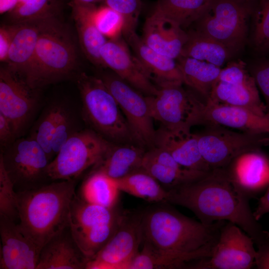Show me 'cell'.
<instances>
[{"label":"cell","instance_id":"1","mask_svg":"<svg viewBox=\"0 0 269 269\" xmlns=\"http://www.w3.org/2000/svg\"><path fill=\"white\" fill-rule=\"evenodd\" d=\"M248 199L223 168L211 169L196 180L168 191L166 203L189 209L205 225L220 221L234 223L258 246L269 240V233L256 219Z\"/></svg>","mask_w":269,"mask_h":269},{"label":"cell","instance_id":"2","mask_svg":"<svg viewBox=\"0 0 269 269\" xmlns=\"http://www.w3.org/2000/svg\"><path fill=\"white\" fill-rule=\"evenodd\" d=\"M225 221L205 225L169 207L154 206L143 211L142 243L160 251L200 260L211 256Z\"/></svg>","mask_w":269,"mask_h":269},{"label":"cell","instance_id":"3","mask_svg":"<svg viewBox=\"0 0 269 269\" xmlns=\"http://www.w3.org/2000/svg\"><path fill=\"white\" fill-rule=\"evenodd\" d=\"M75 185L74 180H63L16 192L19 228L40 248L69 226Z\"/></svg>","mask_w":269,"mask_h":269},{"label":"cell","instance_id":"4","mask_svg":"<svg viewBox=\"0 0 269 269\" xmlns=\"http://www.w3.org/2000/svg\"><path fill=\"white\" fill-rule=\"evenodd\" d=\"M76 64L74 45L54 17L41 32L32 61L21 78L35 90L66 78Z\"/></svg>","mask_w":269,"mask_h":269},{"label":"cell","instance_id":"5","mask_svg":"<svg viewBox=\"0 0 269 269\" xmlns=\"http://www.w3.org/2000/svg\"><path fill=\"white\" fill-rule=\"evenodd\" d=\"M257 0H212L209 9L194 23L195 29L224 45L232 56L247 44L249 21Z\"/></svg>","mask_w":269,"mask_h":269},{"label":"cell","instance_id":"6","mask_svg":"<svg viewBox=\"0 0 269 269\" xmlns=\"http://www.w3.org/2000/svg\"><path fill=\"white\" fill-rule=\"evenodd\" d=\"M78 85L87 120L97 133L115 142H135L117 102L102 79L82 73Z\"/></svg>","mask_w":269,"mask_h":269},{"label":"cell","instance_id":"7","mask_svg":"<svg viewBox=\"0 0 269 269\" xmlns=\"http://www.w3.org/2000/svg\"><path fill=\"white\" fill-rule=\"evenodd\" d=\"M123 214L116 207L91 203L75 195L70 204L69 227L75 241L88 261L113 237Z\"/></svg>","mask_w":269,"mask_h":269},{"label":"cell","instance_id":"8","mask_svg":"<svg viewBox=\"0 0 269 269\" xmlns=\"http://www.w3.org/2000/svg\"><path fill=\"white\" fill-rule=\"evenodd\" d=\"M114 145L94 131L73 134L49 163L48 176L54 180H74L100 162Z\"/></svg>","mask_w":269,"mask_h":269},{"label":"cell","instance_id":"9","mask_svg":"<svg viewBox=\"0 0 269 269\" xmlns=\"http://www.w3.org/2000/svg\"><path fill=\"white\" fill-rule=\"evenodd\" d=\"M183 84H171L158 88L154 96H146L151 116L167 129L191 131L197 125H203L205 103Z\"/></svg>","mask_w":269,"mask_h":269},{"label":"cell","instance_id":"10","mask_svg":"<svg viewBox=\"0 0 269 269\" xmlns=\"http://www.w3.org/2000/svg\"><path fill=\"white\" fill-rule=\"evenodd\" d=\"M205 126L196 134L200 152L211 169L225 168L242 153L269 145V134L237 132L216 124Z\"/></svg>","mask_w":269,"mask_h":269},{"label":"cell","instance_id":"11","mask_svg":"<svg viewBox=\"0 0 269 269\" xmlns=\"http://www.w3.org/2000/svg\"><path fill=\"white\" fill-rule=\"evenodd\" d=\"M101 78L117 102L135 142L143 147H153L156 130L146 96L114 72L106 73Z\"/></svg>","mask_w":269,"mask_h":269},{"label":"cell","instance_id":"12","mask_svg":"<svg viewBox=\"0 0 269 269\" xmlns=\"http://www.w3.org/2000/svg\"><path fill=\"white\" fill-rule=\"evenodd\" d=\"M16 192L35 189L50 179L47 168V154L33 138L17 140L0 156Z\"/></svg>","mask_w":269,"mask_h":269},{"label":"cell","instance_id":"13","mask_svg":"<svg viewBox=\"0 0 269 269\" xmlns=\"http://www.w3.org/2000/svg\"><path fill=\"white\" fill-rule=\"evenodd\" d=\"M143 211L124 212L117 230L86 269H129L142 244Z\"/></svg>","mask_w":269,"mask_h":269},{"label":"cell","instance_id":"14","mask_svg":"<svg viewBox=\"0 0 269 269\" xmlns=\"http://www.w3.org/2000/svg\"><path fill=\"white\" fill-rule=\"evenodd\" d=\"M253 239L236 224L225 221L210 257L193 262L189 269H249L255 265Z\"/></svg>","mask_w":269,"mask_h":269},{"label":"cell","instance_id":"15","mask_svg":"<svg viewBox=\"0 0 269 269\" xmlns=\"http://www.w3.org/2000/svg\"><path fill=\"white\" fill-rule=\"evenodd\" d=\"M27 84L6 67L0 70V113L10 122L15 135L22 130L36 104Z\"/></svg>","mask_w":269,"mask_h":269},{"label":"cell","instance_id":"16","mask_svg":"<svg viewBox=\"0 0 269 269\" xmlns=\"http://www.w3.org/2000/svg\"><path fill=\"white\" fill-rule=\"evenodd\" d=\"M104 67L112 70L146 96H154L158 87L146 75L140 63L131 53L128 44L121 37L107 40L100 49Z\"/></svg>","mask_w":269,"mask_h":269},{"label":"cell","instance_id":"17","mask_svg":"<svg viewBox=\"0 0 269 269\" xmlns=\"http://www.w3.org/2000/svg\"><path fill=\"white\" fill-rule=\"evenodd\" d=\"M0 269H36L41 249L21 231L18 224L0 214Z\"/></svg>","mask_w":269,"mask_h":269},{"label":"cell","instance_id":"18","mask_svg":"<svg viewBox=\"0 0 269 269\" xmlns=\"http://www.w3.org/2000/svg\"><path fill=\"white\" fill-rule=\"evenodd\" d=\"M224 168L233 183L248 198L269 185V157L260 149L242 153Z\"/></svg>","mask_w":269,"mask_h":269},{"label":"cell","instance_id":"19","mask_svg":"<svg viewBox=\"0 0 269 269\" xmlns=\"http://www.w3.org/2000/svg\"><path fill=\"white\" fill-rule=\"evenodd\" d=\"M123 35L147 76L158 88L171 84H183L175 59L151 48L135 30L124 33Z\"/></svg>","mask_w":269,"mask_h":269},{"label":"cell","instance_id":"20","mask_svg":"<svg viewBox=\"0 0 269 269\" xmlns=\"http://www.w3.org/2000/svg\"><path fill=\"white\" fill-rule=\"evenodd\" d=\"M154 147L167 152L184 168L206 172L211 170L200 152L196 134L191 131L171 130L161 126L156 131Z\"/></svg>","mask_w":269,"mask_h":269},{"label":"cell","instance_id":"21","mask_svg":"<svg viewBox=\"0 0 269 269\" xmlns=\"http://www.w3.org/2000/svg\"><path fill=\"white\" fill-rule=\"evenodd\" d=\"M141 169L153 176L167 191L196 180L208 172L184 168L167 152L157 147L146 151Z\"/></svg>","mask_w":269,"mask_h":269},{"label":"cell","instance_id":"22","mask_svg":"<svg viewBox=\"0 0 269 269\" xmlns=\"http://www.w3.org/2000/svg\"><path fill=\"white\" fill-rule=\"evenodd\" d=\"M216 124L242 132L269 134V114L261 116L240 107L206 102L203 125Z\"/></svg>","mask_w":269,"mask_h":269},{"label":"cell","instance_id":"23","mask_svg":"<svg viewBox=\"0 0 269 269\" xmlns=\"http://www.w3.org/2000/svg\"><path fill=\"white\" fill-rule=\"evenodd\" d=\"M88 261L69 226L43 246L36 269H86Z\"/></svg>","mask_w":269,"mask_h":269},{"label":"cell","instance_id":"24","mask_svg":"<svg viewBox=\"0 0 269 269\" xmlns=\"http://www.w3.org/2000/svg\"><path fill=\"white\" fill-rule=\"evenodd\" d=\"M142 39L154 50L176 59L180 56L187 33L171 20L152 12L145 21Z\"/></svg>","mask_w":269,"mask_h":269},{"label":"cell","instance_id":"25","mask_svg":"<svg viewBox=\"0 0 269 269\" xmlns=\"http://www.w3.org/2000/svg\"><path fill=\"white\" fill-rule=\"evenodd\" d=\"M55 16L29 20L18 24L6 63L7 68L21 78L33 58L40 35Z\"/></svg>","mask_w":269,"mask_h":269},{"label":"cell","instance_id":"26","mask_svg":"<svg viewBox=\"0 0 269 269\" xmlns=\"http://www.w3.org/2000/svg\"><path fill=\"white\" fill-rule=\"evenodd\" d=\"M206 102L245 108L261 116L268 113L265 104L260 98L255 79L251 74L244 81L238 83L217 80Z\"/></svg>","mask_w":269,"mask_h":269},{"label":"cell","instance_id":"27","mask_svg":"<svg viewBox=\"0 0 269 269\" xmlns=\"http://www.w3.org/2000/svg\"><path fill=\"white\" fill-rule=\"evenodd\" d=\"M81 49L89 60L96 66L104 67L100 49L107 41L98 29L94 18L95 4L72 0L70 3Z\"/></svg>","mask_w":269,"mask_h":269},{"label":"cell","instance_id":"28","mask_svg":"<svg viewBox=\"0 0 269 269\" xmlns=\"http://www.w3.org/2000/svg\"><path fill=\"white\" fill-rule=\"evenodd\" d=\"M146 151L138 144L114 145L106 156L94 166L93 171H101L117 180L141 169Z\"/></svg>","mask_w":269,"mask_h":269},{"label":"cell","instance_id":"29","mask_svg":"<svg viewBox=\"0 0 269 269\" xmlns=\"http://www.w3.org/2000/svg\"><path fill=\"white\" fill-rule=\"evenodd\" d=\"M177 59L183 83L201 95L206 101L218 79L221 67L189 57L180 56Z\"/></svg>","mask_w":269,"mask_h":269},{"label":"cell","instance_id":"30","mask_svg":"<svg viewBox=\"0 0 269 269\" xmlns=\"http://www.w3.org/2000/svg\"><path fill=\"white\" fill-rule=\"evenodd\" d=\"M187 33V39L180 57L204 61L220 67L233 57L224 45L212 38L195 29Z\"/></svg>","mask_w":269,"mask_h":269},{"label":"cell","instance_id":"31","mask_svg":"<svg viewBox=\"0 0 269 269\" xmlns=\"http://www.w3.org/2000/svg\"><path fill=\"white\" fill-rule=\"evenodd\" d=\"M212 0H158L153 12L183 29L193 24L210 7Z\"/></svg>","mask_w":269,"mask_h":269},{"label":"cell","instance_id":"32","mask_svg":"<svg viewBox=\"0 0 269 269\" xmlns=\"http://www.w3.org/2000/svg\"><path fill=\"white\" fill-rule=\"evenodd\" d=\"M199 260L191 255L164 252L142 243V248L130 263L129 269H184Z\"/></svg>","mask_w":269,"mask_h":269},{"label":"cell","instance_id":"33","mask_svg":"<svg viewBox=\"0 0 269 269\" xmlns=\"http://www.w3.org/2000/svg\"><path fill=\"white\" fill-rule=\"evenodd\" d=\"M116 180L121 191L149 202L166 203L168 191L143 169L133 172Z\"/></svg>","mask_w":269,"mask_h":269},{"label":"cell","instance_id":"34","mask_svg":"<svg viewBox=\"0 0 269 269\" xmlns=\"http://www.w3.org/2000/svg\"><path fill=\"white\" fill-rule=\"evenodd\" d=\"M120 191L116 179L101 171H93L83 184L81 197L91 203L114 208Z\"/></svg>","mask_w":269,"mask_h":269},{"label":"cell","instance_id":"35","mask_svg":"<svg viewBox=\"0 0 269 269\" xmlns=\"http://www.w3.org/2000/svg\"><path fill=\"white\" fill-rule=\"evenodd\" d=\"M251 44L260 57L269 54V0H257L252 17Z\"/></svg>","mask_w":269,"mask_h":269},{"label":"cell","instance_id":"36","mask_svg":"<svg viewBox=\"0 0 269 269\" xmlns=\"http://www.w3.org/2000/svg\"><path fill=\"white\" fill-rule=\"evenodd\" d=\"M55 6L53 0H28L16 5L9 12L11 23L55 16Z\"/></svg>","mask_w":269,"mask_h":269},{"label":"cell","instance_id":"37","mask_svg":"<svg viewBox=\"0 0 269 269\" xmlns=\"http://www.w3.org/2000/svg\"><path fill=\"white\" fill-rule=\"evenodd\" d=\"M0 214L15 222L19 219L16 192L0 157Z\"/></svg>","mask_w":269,"mask_h":269},{"label":"cell","instance_id":"38","mask_svg":"<svg viewBox=\"0 0 269 269\" xmlns=\"http://www.w3.org/2000/svg\"><path fill=\"white\" fill-rule=\"evenodd\" d=\"M94 18L97 28L106 37L114 39L122 35L125 22L124 17L109 6L98 7L95 6Z\"/></svg>","mask_w":269,"mask_h":269},{"label":"cell","instance_id":"39","mask_svg":"<svg viewBox=\"0 0 269 269\" xmlns=\"http://www.w3.org/2000/svg\"><path fill=\"white\" fill-rule=\"evenodd\" d=\"M57 109L58 107H53L42 117L36 128L33 137L45 151L49 160L54 156L51 141Z\"/></svg>","mask_w":269,"mask_h":269},{"label":"cell","instance_id":"40","mask_svg":"<svg viewBox=\"0 0 269 269\" xmlns=\"http://www.w3.org/2000/svg\"><path fill=\"white\" fill-rule=\"evenodd\" d=\"M106 5L123 16L124 19V33L134 31L141 9L140 0H103Z\"/></svg>","mask_w":269,"mask_h":269},{"label":"cell","instance_id":"41","mask_svg":"<svg viewBox=\"0 0 269 269\" xmlns=\"http://www.w3.org/2000/svg\"><path fill=\"white\" fill-rule=\"evenodd\" d=\"M247 68L264 96L269 114V58L260 57L247 65Z\"/></svg>","mask_w":269,"mask_h":269},{"label":"cell","instance_id":"42","mask_svg":"<svg viewBox=\"0 0 269 269\" xmlns=\"http://www.w3.org/2000/svg\"><path fill=\"white\" fill-rule=\"evenodd\" d=\"M72 134L70 132V122L66 112L61 107H58L51 141L54 157Z\"/></svg>","mask_w":269,"mask_h":269},{"label":"cell","instance_id":"43","mask_svg":"<svg viewBox=\"0 0 269 269\" xmlns=\"http://www.w3.org/2000/svg\"><path fill=\"white\" fill-rule=\"evenodd\" d=\"M250 75L247 64L238 59L228 62L221 69L218 80L228 83H238L244 81Z\"/></svg>","mask_w":269,"mask_h":269},{"label":"cell","instance_id":"44","mask_svg":"<svg viewBox=\"0 0 269 269\" xmlns=\"http://www.w3.org/2000/svg\"><path fill=\"white\" fill-rule=\"evenodd\" d=\"M17 27V23H11L0 27V59L1 62L6 61L9 49Z\"/></svg>","mask_w":269,"mask_h":269},{"label":"cell","instance_id":"45","mask_svg":"<svg viewBox=\"0 0 269 269\" xmlns=\"http://www.w3.org/2000/svg\"><path fill=\"white\" fill-rule=\"evenodd\" d=\"M257 247L255 265L259 269H269V240Z\"/></svg>","mask_w":269,"mask_h":269},{"label":"cell","instance_id":"46","mask_svg":"<svg viewBox=\"0 0 269 269\" xmlns=\"http://www.w3.org/2000/svg\"><path fill=\"white\" fill-rule=\"evenodd\" d=\"M14 134L9 121L0 113V140L2 144L10 142L14 137Z\"/></svg>","mask_w":269,"mask_h":269},{"label":"cell","instance_id":"47","mask_svg":"<svg viewBox=\"0 0 269 269\" xmlns=\"http://www.w3.org/2000/svg\"><path fill=\"white\" fill-rule=\"evenodd\" d=\"M268 213H269V185L265 194L260 198L257 208L253 214L256 219L258 221Z\"/></svg>","mask_w":269,"mask_h":269},{"label":"cell","instance_id":"48","mask_svg":"<svg viewBox=\"0 0 269 269\" xmlns=\"http://www.w3.org/2000/svg\"><path fill=\"white\" fill-rule=\"evenodd\" d=\"M18 0H0V12L3 13L12 10L17 4Z\"/></svg>","mask_w":269,"mask_h":269},{"label":"cell","instance_id":"49","mask_svg":"<svg viewBox=\"0 0 269 269\" xmlns=\"http://www.w3.org/2000/svg\"><path fill=\"white\" fill-rule=\"evenodd\" d=\"M75 1L87 4H95L96 2L103 0H73Z\"/></svg>","mask_w":269,"mask_h":269},{"label":"cell","instance_id":"50","mask_svg":"<svg viewBox=\"0 0 269 269\" xmlns=\"http://www.w3.org/2000/svg\"></svg>","mask_w":269,"mask_h":269}]
</instances>
